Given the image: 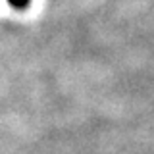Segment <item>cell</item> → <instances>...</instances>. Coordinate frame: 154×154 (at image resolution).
Instances as JSON below:
<instances>
[{"mask_svg": "<svg viewBox=\"0 0 154 154\" xmlns=\"http://www.w3.org/2000/svg\"><path fill=\"white\" fill-rule=\"evenodd\" d=\"M10 6H14L16 10H25L29 4H31V0H8Z\"/></svg>", "mask_w": 154, "mask_h": 154, "instance_id": "obj_1", "label": "cell"}]
</instances>
